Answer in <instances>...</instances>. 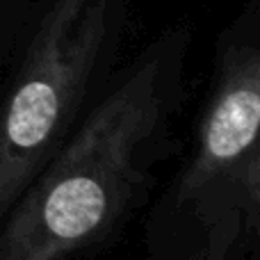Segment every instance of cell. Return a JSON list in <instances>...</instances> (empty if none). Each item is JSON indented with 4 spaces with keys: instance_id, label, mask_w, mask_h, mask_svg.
I'll use <instances>...</instances> for the list:
<instances>
[{
    "instance_id": "1",
    "label": "cell",
    "mask_w": 260,
    "mask_h": 260,
    "mask_svg": "<svg viewBox=\"0 0 260 260\" xmlns=\"http://www.w3.org/2000/svg\"><path fill=\"white\" fill-rule=\"evenodd\" d=\"M194 32L162 27L112 73L62 151L0 224V260H101L155 197L160 171L183 148Z\"/></svg>"
},
{
    "instance_id": "2",
    "label": "cell",
    "mask_w": 260,
    "mask_h": 260,
    "mask_svg": "<svg viewBox=\"0 0 260 260\" xmlns=\"http://www.w3.org/2000/svg\"><path fill=\"white\" fill-rule=\"evenodd\" d=\"M260 258V0L217 35L183 165L148 203L144 260Z\"/></svg>"
},
{
    "instance_id": "3",
    "label": "cell",
    "mask_w": 260,
    "mask_h": 260,
    "mask_svg": "<svg viewBox=\"0 0 260 260\" xmlns=\"http://www.w3.org/2000/svg\"><path fill=\"white\" fill-rule=\"evenodd\" d=\"M130 0H39L0 76V224L121 64Z\"/></svg>"
},
{
    "instance_id": "4",
    "label": "cell",
    "mask_w": 260,
    "mask_h": 260,
    "mask_svg": "<svg viewBox=\"0 0 260 260\" xmlns=\"http://www.w3.org/2000/svg\"><path fill=\"white\" fill-rule=\"evenodd\" d=\"M39 0H0V76L12 62Z\"/></svg>"
}]
</instances>
